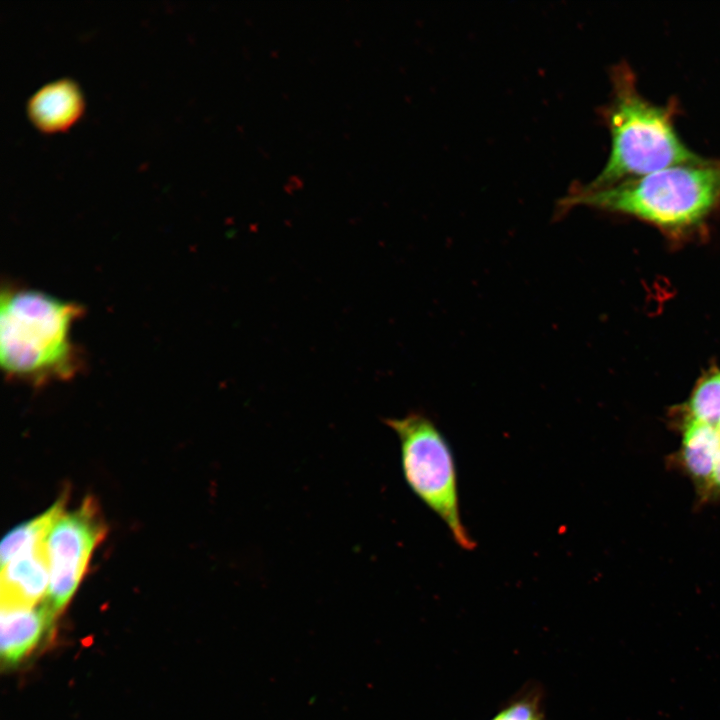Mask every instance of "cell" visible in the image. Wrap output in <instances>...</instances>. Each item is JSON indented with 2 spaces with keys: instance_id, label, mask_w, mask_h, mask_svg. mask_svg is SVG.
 Segmentation results:
<instances>
[{
  "instance_id": "6da1fadb",
  "label": "cell",
  "mask_w": 720,
  "mask_h": 720,
  "mask_svg": "<svg viewBox=\"0 0 720 720\" xmlns=\"http://www.w3.org/2000/svg\"><path fill=\"white\" fill-rule=\"evenodd\" d=\"M611 82V98L602 110L611 137L610 153L601 172L578 187L599 189L703 158L689 149L676 131L678 104L674 99L665 105L646 99L625 62L613 67Z\"/></svg>"
},
{
  "instance_id": "7a4b0ae2",
  "label": "cell",
  "mask_w": 720,
  "mask_h": 720,
  "mask_svg": "<svg viewBox=\"0 0 720 720\" xmlns=\"http://www.w3.org/2000/svg\"><path fill=\"white\" fill-rule=\"evenodd\" d=\"M719 204L720 159L702 158L599 189L577 186L561 200L559 209L562 213L589 206L681 234L702 225Z\"/></svg>"
},
{
  "instance_id": "3957f363",
  "label": "cell",
  "mask_w": 720,
  "mask_h": 720,
  "mask_svg": "<svg viewBox=\"0 0 720 720\" xmlns=\"http://www.w3.org/2000/svg\"><path fill=\"white\" fill-rule=\"evenodd\" d=\"M82 308L33 289L3 288L0 362L10 378L32 384L72 377L79 368L70 339Z\"/></svg>"
},
{
  "instance_id": "277c9868",
  "label": "cell",
  "mask_w": 720,
  "mask_h": 720,
  "mask_svg": "<svg viewBox=\"0 0 720 720\" xmlns=\"http://www.w3.org/2000/svg\"><path fill=\"white\" fill-rule=\"evenodd\" d=\"M384 422L399 439L409 488L444 522L461 549L473 550L476 543L462 523L454 456L444 434L431 417L419 411Z\"/></svg>"
},
{
  "instance_id": "5b68a950",
  "label": "cell",
  "mask_w": 720,
  "mask_h": 720,
  "mask_svg": "<svg viewBox=\"0 0 720 720\" xmlns=\"http://www.w3.org/2000/svg\"><path fill=\"white\" fill-rule=\"evenodd\" d=\"M105 534L101 511L91 497L73 511H62L50 525L45 536L49 586L44 603L55 616L75 594Z\"/></svg>"
},
{
  "instance_id": "8992f818",
  "label": "cell",
  "mask_w": 720,
  "mask_h": 720,
  "mask_svg": "<svg viewBox=\"0 0 720 720\" xmlns=\"http://www.w3.org/2000/svg\"><path fill=\"white\" fill-rule=\"evenodd\" d=\"M48 586L44 539L1 567V609L35 607L45 600Z\"/></svg>"
},
{
  "instance_id": "52a82bcc",
  "label": "cell",
  "mask_w": 720,
  "mask_h": 720,
  "mask_svg": "<svg viewBox=\"0 0 720 720\" xmlns=\"http://www.w3.org/2000/svg\"><path fill=\"white\" fill-rule=\"evenodd\" d=\"M55 615L44 601L30 608L1 609V657L15 665L37 647Z\"/></svg>"
},
{
  "instance_id": "ba28073f",
  "label": "cell",
  "mask_w": 720,
  "mask_h": 720,
  "mask_svg": "<svg viewBox=\"0 0 720 720\" xmlns=\"http://www.w3.org/2000/svg\"><path fill=\"white\" fill-rule=\"evenodd\" d=\"M80 96L68 80H58L37 90L28 101L33 123L45 131L68 126L79 114Z\"/></svg>"
},
{
  "instance_id": "9c48e42d",
  "label": "cell",
  "mask_w": 720,
  "mask_h": 720,
  "mask_svg": "<svg viewBox=\"0 0 720 720\" xmlns=\"http://www.w3.org/2000/svg\"><path fill=\"white\" fill-rule=\"evenodd\" d=\"M64 506L65 501L61 498L42 514L18 525L6 534L0 547L1 567L24 550L44 541L50 525L64 511Z\"/></svg>"
},
{
  "instance_id": "30bf717a",
  "label": "cell",
  "mask_w": 720,
  "mask_h": 720,
  "mask_svg": "<svg viewBox=\"0 0 720 720\" xmlns=\"http://www.w3.org/2000/svg\"><path fill=\"white\" fill-rule=\"evenodd\" d=\"M543 688L529 684L515 694L489 720H536L544 717Z\"/></svg>"
},
{
  "instance_id": "8fae6325",
  "label": "cell",
  "mask_w": 720,
  "mask_h": 720,
  "mask_svg": "<svg viewBox=\"0 0 720 720\" xmlns=\"http://www.w3.org/2000/svg\"><path fill=\"white\" fill-rule=\"evenodd\" d=\"M702 499H720V449L715 457L713 472Z\"/></svg>"
},
{
  "instance_id": "7c38bea8",
  "label": "cell",
  "mask_w": 720,
  "mask_h": 720,
  "mask_svg": "<svg viewBox=\"0 0 720 720\" xmlns=\"http://www.w3.org/2000/svg\"><path fill=\"white\" fill-rule=\"evenodd\" d=\"M536 720H546V719H545V716H544V717L538 718V719H536Z\"/></svg>"
}]
</instances>
